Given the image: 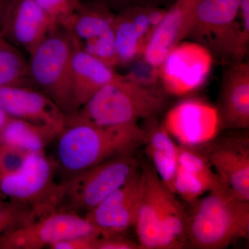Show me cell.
Segmentation results:
<instances>
[{"label": "cell", "mask_w": 249, "mask_h": 249, "mask_svg": "<svg viewBox=\"0 0 249 249\" xmlns=\"http://www.w3.org/2000/svg\"><path fill=\"white\" fill-rule=\"evenodd\" d=\"M188 215V244L195 249H222L249 235V201L225 186L206 193Z\"/></svg>", "instance_id": "obj_3"}, {"label": "cell", "mask_w": 249, "mask_h": 249, "mask_svg": "<svg viewBox=\"0 0 249 249\" xmlns=\"http://www.w3.org/2000/svg\"><path fill=\"white\" fill-rule=\"evenodd\" d=\"M142 173V190L134 227L142 249H160V211L166 187L154 168L145 166Z\"/></svg>", "instance_id": "obj_19"}, {"label": "cell", "mask_w": 249, "mask_h": 249, "mask_svg": "<svg viewBox=\"0 0 249 249\" xmlns=\"http://www.w3.org/2000/svg\"><path fill=\"white\" fill-rule=\"evenodd\" d=\"M58 171L45 151L31 153L19 170L0 181V199L27 204L37 217L57 211L62 193Z\"/></svg>", "instance_id": "obj_7"}, {"label": "cell", "mask_w": 249, "mask_h": 249, "mask_svg": "<svg viewBox=\"0 0 249 249\" xmlns=\"http://www.w3.org/2000/svg\"><path fill=\"white\" fill-rule=\"evenodd\" d=\"M56 25L61 26L81 4L82 0H34Z\"/></svg>", "instance_id": "obj_27"}, {"label": "cell", "mask_w": 249, "mask_h": 249, "mask_svg": "<svg viewBox=\"0 0 249 249\" xmlns=\"http://www.w3.org/2000/svg\"><path fill=\"white\" fill-rule=\"evenodd\" d=\"M31 153L0 142V181L19 170Z\"/></svg>", "instance_id": "obj_28"}, {"label": "cell", "mask_w": 249, "mask_h": 249, "mask_svg": "<svg viewBox=\"0 0 249 249\" xmlns=\"http://www.w3.org/2000/svg\"><path fill=\"white\" fill-rule=\"evenodd\" d=\"M145 138L138 124L117 127L67 124L56 139L58 171L68 178L116 156L133 152L143 145Z\"/></svg>", "instance_id": "obj_2"}, {"label": "cell", "mask_w": 249, "mask_h": 249, "mask_svg": "<svg viewBox=\"0 0 249 249\" xmlns=\"http://www.w3.org/2000/svg\"><path fill=\"white\" fill-rule=\"evenodd\" d=\"M56 27L34 0H6L0 16L2 35L29 54Z\"/></svg>", "instance_id": "obj_13"}, {"label": "cell", "mask_w": 249, "mask_h": 249, "mask_svg": "<svg viewBox=\"0 0 249 249\" xmlns=\"http://www.w3.org/2000/svg\"><path fill=\"white\" fill-rule=\"evenodd\" d=\"M223 185L209 160L196 147L178 145V167L173 193L193 204L206 193Z\"/></svg>", "instance_id": "obj_18"}, {"label": "cell", "mask_w": 249, "mask_h": 249, "mask_svg": "<svg viewBox=\"0 0 249 249\" xmlns=\"http://www.w3.org/2000/svg\"><path fill=\"white\" fill-rule=\"evenodd\" d=\"M97 236H76L59 241L49 247L51 249H94Z\"/></svg>", "instance_id": "obj_30"}, {"label": "cell", "mask_w": 249, "mask_h": 249, "mask_svg": "<svg viewBox=\"0 0 249 249\" xmlns=\"http://www.w3.org/2000/svg\"><path fill=\"white\" fill-rule=\"evenodd\" d=\"M115 17V13L104 4L82 1L61 27L73 47L114 67L117 66L114 47Z\"/></svg>", "instance_id": "obj_8"}, {"label": "cell", "mask_w": 249, "mask_h": 249, "mask_svg": "<svg viewBox=\"0 0 249 249\" xmlns=\"http://www.w3.org/2000/svg\"><path fill=\"white\" fill-rule=\"evenodd\" d=\"M71 73L73 92L80 107L119 76L114 67L75 47L72 53Z\"/></svg>", "instance_id": "obj_20"}, {"label": "cell", "mask_w": 249, "mask_h": 249, "mask_svg": "<svg viewBox=\"0 0 249 249\" xmlns=\"http://www.w3.org/2000/svg\"><path fill=\"white\" fill-rule=\"evenodd\" d=\"M0 107L10 117L50 127L60 134L67 126V116L35 87L0 88Z\"/></svg>", "instance_id": "obj_15"}, {"label": "cell", "mask_w": 249, "mask_h": 249, "mask_svg": "<svg viewBox=\"0 0 249 249\" xmlns=\"http://www.w3.org/2000/svg\"><path fill=\"white\" fill-rule=\"evenodd\" d=\"M3 0H0V5H1V2H2Z\"/></svg>", "instance_id": "obj_34"}, {"label": "cell", "mask_w": 249, "mask_h": 249, "mask_svg": "<svg viewBox=\"0 0 249 249\" xmlns=\"http://www.w3.org/2000/svg\"><path fill=\"white\" fill-rule=\"evenodd\" d=\"M142 186V173L132 178L85 215L101 237L122 235L134 227Z\"/></svg>", "instance_id": "obj_14"}, {"label": "cell", "mask_w": 249, "mask_h": 249, "mask_svg": "<svg viewBox=\"0 0 249 249\" xmlns=\"http://www.w3.org/2000/svg\"><path fill=\"white\" fill-rule=\"evenodd\" d=\"M9 118L10 116L3 110L2 108L0 107V135L4 129L5 124L9 121Z\"/></svg>", "instance_id": "obj_33"}, {"label": "cell", "mask_w": 249, "mask_h": 249, "mask_svg": "<svg viewBox=\"0 0 249 249\" xmlns=\"http://www.w3.org/2000/svg\"><path fill=\"white\" fill-rule=\"evenodd\" d=\"M86 235L100 234L83 216L55 211L0 237V249H49L59 241Z\"/></svg>", "instance_id": "obj_9"}, {"label": "cell", "mask_w": 249, "mask_h": 249, "mask_svg": "<svg viewBox=\"0 0 249 249\" xmlns=\"http://www.w3.org/2000/svg\"><path fill=\"white\" fill-rule=\"evenodd\" d=\"M139 242L129 240L124 236L111 235L99 237L95 242L94 249H141Z\"/></svg>", "instance_id": "obj_29"}, {"label": "cell", "mask_w": 249, "mask_h": 249, "mask_svg": "<svg viewBox=\"0 0 249 249\" xmlns=\"http://www.w3.org/2000/svg\"><path fill=\"white\" fill-rule=\"evenodd\" d=\"M223 74L217 107L222 128H249V62L228 64Z\"/></svg>", "instance_id": "obj_16"}, {"label": "cell", "mask_w": 249, "mask_h": 249, "mask_svg": "<svg viewBox=\"0 0 249 249\" xmlns=\"http://www.w3.org/2000/svg\"><path fill=\"white\" fill-rule=\"evenodd\" d=\"M82 1L101 3L115 14L139 5L155 4L153 0H82Z\"/></svg>", "instance_id": "obj_31"}, {"label": "cell", "mask_w": 249, "mask_h": 249, "mask_svg": "<svg viewBox=\"0 0 249 249\" xmlns=\"http://www.w3.org/2000/svg\"><path fill=\"white\" fill-rule=\"evenodd\" d=\"M145 45L127 10L116 14L114 47L117 66L130 65L138 60L142 56Z\"/></svg>", "instance_id": "obj_25"}, {"label": "cell", "mask_w": 249, "mask_h": 249, "mask_svg": "<svg viewBox=\"0 0 249 249\" xmlns=\"http://www.w3.org/2000/svg\"><path fill=\"white\" fill-rule=\"evenodd\" d=\"M165 93L161 87L142 83L131 73L119 74L69 117L67 124L117 127L138 124L141 119L160 114L165 106Z\"/></svg>", "instance_id": "obj_1"}, {"label": "cell", "mask_w": 249, "mask_h": 249, "mask_svg": "<svg viewBox=\"0 0 249 249\" xmlns=\"http://www.w3.org/2000/svg\"><path fill=\"white\" fill-rule=\"evenodd\" d=\"M214 58L207 49L193 41H182L168 53L159 67V80L165 93L189 94L208 79Z\"/></svg>", "instance_id": "obj_10"}, {"label": "cell", "mask_w": 249, "mask_h": 249, "mask_svg": "<svg viewBox=\"0 0 249 249\" xmlns=\"http://www.w3.org/2000/svg\"><path fill=\"white\" fill-rule=\"evenodd\" d=\"M196 148L209 160L223 186L242 200L249 201V134L217 136Z\"/></svg>", "instance_id": "obj_11"}, {"label": "cell", "mask_w": 249, "mask_h": 249, "mask_svg": "<svg viewBox=\"0 0 249 249\" xmlns=\"http://www.w3.org/2000/svg\"><path fill=\"white\" fill-rule=\"evenodd\" d=\"M59 134L50 127L10 117L0 135V142L34 153L45 151Z\"/></svg>", "instance_id": "obj_23"}, {"label": "cell", "mask_w": 249, "mask_h": 249, "mask_svg": "<svg viewBox=\"0 0 249 249\" xmlns=\"http://www.w3.org/2000/svg\"><path fill=\"white\" fill-rule=\"evenodd\" d=\"M73 50L67 33L58 26L29 54L28 61L36 88L47 94L67 119L80 109L72 83Z\"/></svg>", "instance_id": "obj_4"}, {"label": "cell", "mask_w": 249, "mask_h": 249, "mask_svg": "<svg viewBox=\"0 0 249 249\" xmlns=\"http://www.w3.org/2000/svg\"><path fill=\"white\" fill-rule=\"evenodd\" d=\"M145 120L147 123L142 129L147 155L160 181L173 193L174 179L178 167V145L156 117Z\"/></svg>", "instance_id": "obj_21"}, {"label": "cell", "mask_w": 249, "mask_h": 249, "mask_svg": "<svg viewBox=\"0 0 249 249\" xmlns=\"http://www.w3.org/2000/svg\"><path fill=\"white\" fill-rule=\"evenodd\" d=\"M239 10L240 0H199L187 38L207 49L222 65L245 60L249 47L242 38Z\"/></svg>", "instance_id": "obj_6"}, {"label": "cell", "mask_w": 249, "mask_h": 249, "mask_svg": "<svg viewBox=\"0 0 249 249\" xmlns=\"http://www.w3.org/2000/svg\"><path fill=\"white\" fill-rule=\"evenodd\" d=\"M178 145L197 147L219 135L222 128L217 107L196 98L175 105L162 124Z\"/></svg>", "instance_id": "obj_12"}, {"label": "cell", "mask_w": 249, "mask_h": 249, "mask_svg": "<svg viewBox=\"0 0 249 249\" xmlns=\"http://www.w3.org/2000/svg\"><path fill=\"white\" fill-rule=\"evenodd\" d=\"M37 218L30 206L0 199V237Z\"/></svg>", "instance_id": "obj_26"}, {"label": "cell", "mask_w": 249, "mask_h": 249, "mask_svg": "<svg viewBox=\"0 0 249 249\" xmlns=\"http://www.w3.org/2000/svg\"><path fill=\"white\" fill-rule=\"evenodd\" d=\"M5 1L3 0L0 5V16ZM8 86L36 88L31 77L27 60L0 31V88Z\"/></svg>", "instance_id": "obj_24"}, {"label": "cell", "mask_w": 249, "mask_h": 249, "mask_svg": "<svg viewBox=\"0 0 249 249\" xmlns=\"http://www.w3.org/2000/svg\"><path fill=\"white\" fill-rule=\"evenodd\" d=\"M188 214L175 195L165 189L159 232L160 249H182L188 243Z\"/></svg>", "instance_id": "obj_22"}, {"label": "cell", "mask_w": 249, "mask_h": 249, "mask_svg": "<svg viewBox=\"0 0 249 249\" xmlns=\"http://www.w3.org/2000/svg\"><path fill=\"white\" fill-rule=\"evenodd\" d=\"M239 18L244 42L249 47V0H240Z\"/></svg>", "instance_id": "obj_32"}, {"label": "cell", "mask_w": 249, "mask_h": 249, "mask_svg": "<svg viewBox=\"0 0 249 249\" xmlns=\"http://www.w3.org/2000/svg\"><path fill=\"white\" fill-rule=\"evenodd\" d=\"M199 0H177L166 11L147 41L142 58L159 68L166 55L187 38L193 26Z\"/></svg>", "instance_id": "obj_17"}, {"label": "cell", "mask_w": 249, "mask_h": 249, "mask_svg": "<svg viewBox=\"0 0 249 249\" xmlns=\"http://www.w3.org/2000/svg\"><path fill=\"white\" fill-rule=\"evenodd\" d=\"M139 170L133 152H127L71 175L62 181L61 200L57 211L79 215L85 213V215Z\"/></svg>", "instance_id": "obj_5"}]
</instances>
